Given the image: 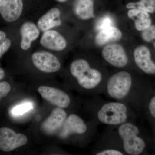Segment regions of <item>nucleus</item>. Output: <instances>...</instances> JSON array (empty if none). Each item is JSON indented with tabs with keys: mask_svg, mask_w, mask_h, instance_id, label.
Listing matches in <instances>:
<instances>
[{
	"mask_svg": "<svg viewBox=\"0 0 155 155\" xmlns=\"http://www.w3.org/2000/svg\"><path fill=\"white\" fill-rule=\"evenodd\" d=\"M147 110L151 118L155 120V95L151 97L148 101Z\"/></svg>",
	"mask_w": 155,
	"mask_h": 155,
	"instance_id": "b1692460",
	"label": "nucleus"
},
{
	"mask_svg": "<svg viewBox=\"0 0 155 155\" xmlns=\"http://www.w3.org/2000/svg\"><path fill=\"white\" fill-rule=\"evenodd\" d=\"M40 43L46 48L57 51H63L67 45V41L61 34L51 29L43 34Z\"/></svg>",
	"mask_w": 155,
	"mask_h": 155,
	"instance_id": "4468645a",
	"label": "nucleus"
},
{
	"mask_svg": "<svg viewBox=\"0 0 155 155\" xmlns=\"http://www.w3.org/2000/svg\"><path fill=\"white\" fill-rule=\"evenodd\" d=\"M98 126L93 120L87 122L77 114H70L61 127L59 137L64 140L81 137L90 142L97 137Z\"/></svg>",
	"mask_w": 155,
	"mask_h": 155,
	"instance_id": "20e7f679",
	"label": "nucleus"
},
{
	"mask_svg": "<svg viewBox=\"0 0 155 155\" xmlns=\"http://www.w3.org/2000/svg\"><path fill=\"white\" fill-rule=\"evenodd\" d=\"M69 71L78 88L92 96L104 94L109 76L101 68L85 59H78L70 64Z\"/></svg>",
	"mask_w": 155,
	"mask_h": 155,
	"instance_id": "7ed1b4c3",
	"label": "nucleus"
},
{
	"mask_svg": "<svg viewBox=\"0 0 155 155\" xmlns=\"http://www.w3.org/2000/svg\"><path fill=\"white\" fill-rule=\"evenodd\" d=\"M43 98L53 105L62 109H67L71 105L72 100L66 92L51 87L41 86L38 89Z\"/></svg>",
	"mask_w": 155,
	"mask_h": 155,
	"instance_id": "6e6552de",
	"label": "nucleus"
},
{
	"mask_svg": "<svg viewBox=\"0 0 155 155\" xmlns=\"http://www.w3.org/2000/svg\"><path fill=\"white\" fill-rule=\"evenodd\" d=\"M142 37L145 41L152 43L155 48V26L151 25L146 30L143 31Z\"/></svg>",
	"mask_w": 155,
	"mask_h": 155,
	"instance_id": "5701e85b",
	"label": "nucleus"
},
{
	"mask_svg": "<svg viewBox=\"0 0 155 155\" xmlns=\"http://www.w3.org/2000/svg\"><path fill=\"white\" fill-rule=\"evenodd\" d=\"M126 155L142 154L146 150V141L134 122H127L115 127Z\"/></svg>",
	"mask_w": 155,
	"mask_h": 155,
	"instance_id": "39448f33",
	"label": "nucleus"
},
{
	"mask_svg": "<svg viewBox=\"0 0 155 155\" xmlns=\"http://www.w3.org/2000/svg\"><path fill=\"white\" fill-rule=\"evenodd\" d=\"M5 75V71L2 69L0 68V80L2 79Z\"/></svg>",
	"mask_w": 155,
	"mask_h": 155,
	"instance_id": "cd10ccee",
	"label": "nucleus"
},
{
	"mask_svg": "<svg viewBox=\"0 0 155 155\" xmlns=\"http://www.w3.org/2000/svg\"><path fill=\"white\" fill-rule=\"evenodd\" d=\"M11 86L8 82L3 81L0 82V100L5 97L11 91Z\"/></svg>",
	"mask_w": 155,
	"mask_h": 155,
	"instance_id": "393cba45",
	"label": "nucleus"
},
{
	"mask_svg": "<svg viewBox=\"0 0 155 155\" xmlns=\"http://www.w3.org/2000/svg\"><path fill=\"white\" fill-rule=\"evenodd\" d=\"M94 0H76L74 13L78 18L87 20L94 17Z\"/></svg>",
	"mask_w": 155,
	"mask_h": 155,
	"instance_id": "6ab92c4d",
	"label": "nucleus"
},
{
	"mask_svg": "<svg viewBox=\"0 0 155 155\" xmlns=\"http://www.w3.org/2000/svg\"><path fill=\"white\" fill-rule=\"evenodd\" d=\"M23 5L22 0H3L0 4V13L7 22H14L20 17Z\"/></svg>",
	"mask_w": 155,
	"mask_h": 155,
	"instance_id": "ddd939ff",
	"label": "nucleus"
},
{
	"mask_svg": "<svg viewBox=\"0 0 155 155\" xmlns=\"http://www.w3.org/2000/svg\"><path fill=\"white\" fill-rule=\"evenodd\" d=\"M96 155H126L114 126H107L98 137L92 150Z\"/></svg>",
	"mask_w": 155,
	"mask_h": 155,
	"instance_id": "423d86ee",
	"label": "nucleus"
},
{
	"mask_svg": "<svg viewBox=\"0 0 155 155\" xmlns=\"http://www.w3.org/2000/svg\"><path fill=\"white\" fill-rule=\"evenodd\" d=\"M6 39V34L4 31H0V43L2 42Z\"/></svg>",
	"mask_w": 155,
	"mask_h": 155,
	"instance_id": "bb28decb",
	"label": "nucleus"
},
{
	"mask_svg": "<svg viewBox=\"0 0 155 155\" xmlns=\"http://www.w3.org/2000/svg\"><path fill=\"white\" fill-rule=\"evenodd\" d=\"M20 31L22 36L21 48L23 50H28L30 48L32 42L38 37L39 30L32 22H26L22 25Z\"/></svg>",
	"mask_w": 155,
	"mask_h": 155,
	"instance_id": "dca6fc26",
	"label": "nucleus"
},
{
	"mask_svg": "<svg viewBox=\"0 0 155 155\" xmlns=\"http://www.w3.org/2000/svg\"><path fill=\"white\" fill-rule=\"evenodd\" d=\"M3 0H0V4L2 3V2Z\"/></svg>",
	"mask_w": 155,
	"mask_h": 155,
	"instance_id": "c756f323",
	"label": "nucleus"
},
{
	"mask_svg": "<svg viewBox=\"0 0 155 155\" xmlns=\"http://www.w3.org/2000/svg\"><path fill=\"white\" fill-rule=\"evenodd\" d=\"M103 59L112 67L125 69L130 64V60L126 51L118 44L108 45L102 51Z\"/></svg>",
	"mask_w": 155,
	"mask_h": 155,
	"instance_id": "0eeeda50",
	"label": "nucleus"
},
{
	"mask_svg": "<svg viewBox=\"0 0 155 155\" xmlns=\"http://www.w3.org/2000/svg\"><path fill=\"white\" fill-rule=\"evenodd\" d=\"M133 59L136 66L140 70L149 75L155 74V62L151 58L148 48L141 45L134 51Z\"/></svg>",
	"mask_w": 155,
	"mask_h": 155,
	"instance_id": "9b49d317",
	"label": "nucleus"
},
{
	"mask_svg": "<svg viewBox=\"0 0 155 155\" xmlns=\"http://www.w3.org/2000/svg\"><path fill=\"white\" fill-rule=\"evenodd\" d=\"M114 24L113 18L109 15H105L98 20L96 24L95 28L97 31H99L107 27L114 26Z\"/></svg>",
	"mask_w": 155,
	"mask_h": 155,
	"instance_id": "412c9836",
	"label": "nucleus"
},
{
	"mask_svg": "<svg viewBox=\"0 0 155 155\" xmlns=\"http://www.w3.org/2000/svg\"><path fill=\"white\" fill-rule=\"evenodd\" d=\"M33 108V105L30 102H25L14 107L12 110V114L16 116H21L27 113Z\"/></svg>",
	"mask_w": 155,
	"mask_h": 155,
	"instance_id": "4be33fe9",
	"label": "nucleus"
},
{
	"mask_svg": "<svg viewBox=\"0 0 155 155\" xmlns=\"http://www.w3.org/2000/svg\"><path fill=\"white\" fill-rule=\"evenodd\" d=\"M107 98L128 105L134 112L143 99V87L131 72L121 70L109 76L103 94Z\"/></svg>",
	"mask_w": 155,
	"mask_h": 155,
	"instance_id": "f257e3e1",
	"label": "nucleus"
},
{
	"mask_svg": "<svg viewBox=\"0 0 155 155\" xmlns=\"http://www.w3.org/2000/svg\"><path fill=\"white\" fill-rule=\"evenodd\" d=\"M67 116V112L64 109L58 107L54 109L42 124V130L48 134L54 133L61 129Z\"/></svg>",
	"mask_w": 155,
	"mask_h": 155,
	"instance_id": "f8f14e48",
	"label": "nucleus"
},
{
	"mask_svg": "<svg viewBox=\"0 0 155 155\" xmlns=\"http://www.w3.org/2000/svg\"><path fill=\"white\" fill-rule=\"evenodd\" d=\"M28 139L22 134L17 133L14 130L3 127L0 128V150L9 152L25 145Z\"/></svg>",
	"mask_w": 155,
	"mask_h": 155,
	"instance_id": "1a4fd4ad",
	"label": "nucleus"
},
{
	"mask_svg": "<svg viewBox=\"0 0 155 155\" xmlns=\"http://www.w3.org/2000/svg\"><path fill=\"white\" fill-rule=\"evenodd\" d=\"M127 16L134 21L136 28L139 31H143L151 25V19L149 14L143 10L130 9L127 12Z\"/></svg>",
	"mask_w": 155,
	"mask_h": 155,
	"instance_id": "f3484780",
	"label": "nucleus"
},
{
	"mask_svg": "<svg viewBox=\"0 0 155 155\" xmlns=\"http://www.w3.org/2000/svg\"><path fill=\"white\" fill-rule=\"evenodd\" d=\"M91 120L98 125L116 127L127 122H134L136 116L128 105L119 101H107L100 95L93 96L87 104Z\"/></svg>",
	"mask_w": 155,
	"mask_h": 155,
	"instance_id": "f03ea898",
	"label": "nucleus"
},
{
	"mask_svg": "<svg viewBox=\"0 0 155 155\" xmlns=\"http://www.w3.org/2000/svg\"><path fill=\"white\" fill-rule=\"evenodd\" d=\"M32 61L34 66L41 72L52 73L61 68V64L55 56L49 52L39 51L34 53Z\"/></svg>",
	"mask_w": 155,
	"mask_h": 155,
	"instance_id": "9d476101",
	"label": "nucleus"
},
{
	"mask_svg": "<svg viewBox=\"0 0 155 155\" xmlns=\"http://www.w3.org/2000/svg\"><path fill=\"white\" fill-rule=\"evenodd\" d=\"M11 45V41L8 38H6L4 41L0 43V58L9 49Z\"/></svg>",
	"mask_w": 155,
	"mask_h": 155,
	"instance_id": "a878e982",
	"label": "nucleus"
},
{
	"mask_svg": "<svg viewBox=\"0 0 155 155\" xmlns=\"http://www.w3.org/2000/svg\"><path fill=\"white\" fill-rule=\"evenodd\" d=\"M122 34L119 28L110 26L98 31L95 37V42L102 46L112 42L119 41L122 38Z\"/></svg>",
	"mask_w": 155,
	"mask_h": 155,
	"instance_id": "a211bd4d",
	"label": "nucleus"
},
{
	"mask_svg": "<svg viewBox=\"0 0 155 155\" xmlns=\"http://www.w3.org/2000/svg\"><path fill=\"white\" fill-rule=\"evenodd\" d=\"M127 9H137L148 13L155 12V0H140L137 2L129 3L126 5Z\"/></svg>",
	"mask_w": 155,
	"mask_h": 155,
	"instance_id": "aec40b11",
	"label": "nucleus"
},
{
	"mask_svg": "<svg viewBox=\"0 0 155 155\" xmlns=\"http://www.w3.org/2000/svg\"><path fill=\"white\" fill-rule=\"evenodd\" d=\"M61 11L58 8L50 9L43 15L38 22V26L41 31L50 30L54 27L60 26L61 24Z\"/></svg>",
	"mask_w": 155,
	"mask_h": 155,
	"instance_id": "2eb2a0df",
	"label": "nucleus"
},
{
	"mask_svg": "<svg viewBox=\"0 0 155 155\" xmlns=\"http://www.w3.org/2000/svg\"><path fill=\"white\" fill-rule=\"evenodd\" d=\"M56 1H58V2H60L63 3L66 2L67 0H56Z\"/></svg>",
	"mask_w": 155,
	"mask_h": 155,
	"instance_id": "c85d7f7f",
	"label": "nucleus"
}]
</instances>
